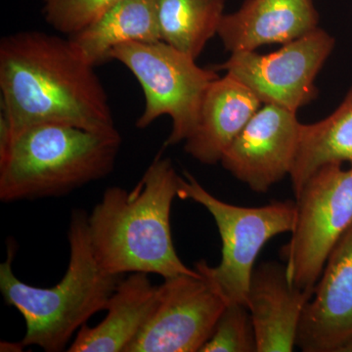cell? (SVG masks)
<instances>
[{
  "instance_id": "obj_8",
  "label": "cell",
  "mask_w": 352,
  "mask_h": 352,
  "mask_svg": "<svg viewBox=\"0 0 352 352\" xmlns=\"http://www.w3.org/2000/svg\"><path fill=\"white\" fill-rule=\"evenodd\" d=\"M335 44L329 32L317 28L302 38L283 44L275 52L231 53L226 62L212 69L237 78L263 105L271 104L296 113L318 96L315 80Z\"/></svg>"
},
{
  "instance_id": "obj_15",
  "label": "cell",
  "mask_w": 352,
  "mask_h": 352,
  "mask_svg": "<svg viewBox=\"0 0 352 352\" xmlns=\"http://www.w3.org/2000/svg\"><path fill=\"white\" fill-rule=\"evenodd\" d=\"M160 285L147 273H131L120 280L109 298L105 318L94 327L85 324L69 346V352H126L151 315Z\"/></svg>"
},
{
  "instance_id": "obj_6",
  "label": "cell",
  "mask_w": 352,
  "mask_h": 352,
  "mask_svg": "<svg viewBox=\"0 0 352 352\" xmlns=\"http://www.w3.org/2000/svg\"><path fill=\"white\" fill-rule=\"evenodd\" d=\"M142 87L145 108L136 122L146 129L157 118L170 116L173 129L166 145L186 141L198 126L208 87L219 78L214 69H203L196 60L164 41L129 43L111 52Z\"/></svg>"
},
{
  "instance_id": "obj_18",
  "label": "cell",
  "mask_w": 352,
  "mask_h": 352,
  "mask_svg": "<svg viewBox=\"0 0 352 352\" xmlns=\"http://www.w3.org/2000/svg\"><path fill=\"white\" fill-rule=\"evenodd\" d=\"M226 0H157L162 41L197 59L217 34Z\"/></svg>"
},
{
  "instance_id": "obj_13",
  "label": "cell",
  "mask_w": 352,
  "mask_h": 352,
  "mask_svg": "<svg viewBox=\"0 0 352 352\" xmlns=\"http://www.w3.org/2000/svg\"><path fill=\"white\" fill-rule=\"evenodd\" d=\"M314 0H245L239 10L222 17L217 34L230 53L286 44L318 27Z\"/></svg>"
},
{
  "instance_id": "obj_9",
  "label": "cell",
  "mask_w": 352,
  "mask_h": 352,
  "mask_svg": "<svg viewBox=\"0 0 352 352\" xmlns=\"http://www.w3.org/2000/svg\"><path fill=\"white\" fill-rule=\"evenodd\" d=\"M226 305L199 272L166 278L151 315L126 352H200Z\"/></svg>"
},
{
  "instance_id": "obj_21",
  "label": "cell",
  "mask_w": 352,
  "mask_h": 352,
  "mask_svg": "<svg viewBox=\"0 0 352 352\" xmlns=\"http://www.w3.org/2000/svg\"><path fill=\"white\" fill-rule=\"evenodd\" d=\"M0 347H1V349H0L1 351H23V349L25 346L22 342H21L20 344H17V342L11 344V342H2L1 346Z\"/></svg>"
},
{
  "instance_id": "obj_3",
  "label": "cell",
  "mask_w": 352,
  "mask_h": 352,
  "mask_svg": "<svg viewBox=\"0 0 352 352\" xmlns=\"http://www.w3.org/2000/svg\"><path fill=\"white\" fill-rule=\"evenodd\" d=\"M69 261L61 281L51 288H39L21 281L14 274L15 245L7 249L0 264V289L7 305L24 317L25 346H36L47 352L63 351L72 338L97 312L105 310L120 277L99 265L90 244L87 214L74 210L68 230Z\"/></svg>"
},
{
  "instance_id": "obj_14",
  "label": "cell",
  "mask_w": 352,
  "mask_h": 352,
  "mask_svg": "<svg viewBox=\"0 0 352 352\" xmlns=\"http://www.w3.org/2000/svg\"><path fill=\"white\" fill-rule=\"evenodd\" d=\"M249 87L226 74L208 87L195 131L185 141L184 150L205 164L220 163L224 153L261 108Z\"/></svg>"
},
{
  "instance_id": "obj_7",
  "label": "cell",
  "mask_w": 352,
  "mask_h": 352,
  "mask_svg": "<svg viewBox=\"0 0 352 352\" xmlns=\"http://www.w3.org/2000/svg\"><path fill=\"white\" fill-rule=\"evenodd\" d=\"M296 201L295 228L281 256L289 283L314 292L333 247L352 226V166H322L310 176Z\"/></svg>"
},
{
  "instance_id": "obj_12",
  "label": "cell",
  "mask_w": 352,
  "mask_h": 352,
  "mask_svg": "<svg viewBox=\"0 0 352 352\" xmlns=\"http://www.w3.org/2000/svg\"><path fill=\"white\" fill-rule=\"evenodd\" d=\"M314 293L289 283L285 264L265 261L254 267L247 307L258 352L294 351L303 311Z\"/></svg>"
},
{
  "instance_id": "obj_4",
  "label": "cell",
  "mask_w": 352,
  "mask_h": 352,
  "mask_svg": "<svg viewBox=\"0 0 352 352\" xmlns=\"http://www.w3.org/2000/svg\"><path fill=\"white\" fill-rule=\"evenodd\" d=\"M122 145L119 131L44 124L13 139L0 159L4 203L61 197L110 175Z\"/></svg>"
},
{
  "instance_id": "obj_11",
  "label": "cell",
  "mask_w": 352,
  "mask_h": 352,
  "mask_svg": "<svg viewBox=\"0 0 352 352\" xmlns=\"http://www.w3.org/2000/svg\"><path fill=\"white\" fill-rule=\"evenodd\" d=\"M296 346L352 352V226L333 247L303 311Z\"/></svg>"
},
{
  "instance_id": "obj_19",
  "label": "cell",
  "mask_w": 352,
  "mask_h": 352,
  "mask_svg": "<svg viewBox=\"0 0 352 352\" xmlns=\"http://www.w3.org/2000/svg\"><path fill=\"white\" fill-rule=\"evenodd\" d=\"M200 352H258L251 314L245 305L227 303Z\"/></svg>"
},
{
  "instance_id": "obj_10",
  "label": "cell",
  "mask_w": 352,
  "mask_h": 352,
  "mask_svg": "<svg viewBox=\"0 0 352 352\" xmlns=\"http://www.w3.org/2000/svg\"><path fill=\"white\" fill-rule=\"evenodd\" d=\"M302 122L296 113L265 104L222 157V166L256 193H266L291 175Z\"/></svg>"
},
{
  "instance_id": "obj_16",
  "label": "cell",
  "mask_w": 352,
  "mask_h": 352,
  "mask_svg": "<svg viewBox=\"0 0 352 352\" xmlns=\"http://www.w3.org/2000/svg\"><path fill=\"white\" fill-rule=\"evenodd\" d=\"M69 39L94 67L110 60L111 52L122 44L161 41L157 0H122Z\"/></svg>"
},
{
  "instance_id": "obj_5",
  "label": "cell",
  "mask_w": 352,
  "mask_h": 352,
  "mask_svg": "<svg viewBox=\"0 0 352 352\" xmlns=\"http://www.w3.org/2000/svg\"><path fill=\"white\" fill-rule=\"evenodd\" d=\"M178 198L203 206L212 214L221 238L219 265L210 266L200 261L195 264V270L227 303L247 307L258 254L275 236L294 230L298 214L296 201H273L263 207L231 205L210 194L188 171L180 176Z\"/></svg>"
},
{
  "instance_id": "obj_2",
  "label": "cell",
  "mask_w": 352,
  "mask_h": 352,
  "mask_svg": "<svg viewBox=\"0 0 352 352\" xmlns=\"http://www.w3.org/2000/svg\"><path fill=\"white\" fill-rule=\"evenodd\" d=\"M180 176L168 157H155L131 190L109 187L87 215L90 244L99 265L111 274L147 273L166 279L198 274L178 256L170 212Z\"/></svg>"
},
{
  "instance_id": "obj_20",
  "label": "cell",
  "mask_w": 352,
  "mask_h": 352,
  "mask_svg": "<svg viewBox=\"0 0 352 352\" xmlns=\"http://www.w3.org/2000/svg\"><path fill=\"white\" fill-rule=\"evenodd\" d=\"M122 0H43L46 22L72 36L91 25Z\"/></svg>"
},
{
  "instance_id": "obj_17",
  "label": "cell",
  "mask_w": 352,
  "mask_h": 352,
  "mask_svg": "<svg viewBox=\"0 0 352 352\" xmlns=\"http://www.w3.org/2000/svg\"><path fill=\"white\" fill-rule=\"evenodd\" d=\"M329 164L352 166V87L330 116L314 124H302L298 154L289 175L295 198L310 176Z\"/></svg>"
},
{
  "instance_id": "obj_1",
  "label": "cell",
  "mask_w": 352,
  "mask_h": 352,
  "mask_svg": "<svg viewBox=\"0 0 352 352\" xmlns=\"http://www.w3.org/2000/svg\"><path fill=\"white\" fill-rule=\"evenodd\" d=\"M1 115L13 139L30 127L66 124L94 132L117 131L107 94L94 67L69 39L20 32L0 43Z\"/></svg>"
}]
</instances>
